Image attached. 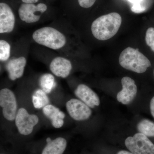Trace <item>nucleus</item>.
Returning a JSON list of instances; mask_svg holds the SVG:
<instances>
[{"mask_svg":"<svg viewBox=\"0 0 154 154\" xmlns=\"http://www.w3.org/2000/svg\"><path fill=\"white\" fill-rule=\"evenodd\" d=\"M22 2L24 3H36L38 2V0H22Z\"/></svg>","mask_w":154,"mask_h":154,"instance_id":"24","label":"nucleus"},{"mask_svg":"<svg viewBox=\"0 0 154 154\" xmlns=\"http://www.w3.org/2000/svg\"><path fill=\"white\" fill-rule=\"evenodd\" d=\"M122 21L121 16L115 12L101 16L92 23V34L98 40H108L118 32L121 26Z\"/></svg>","mask_w":154,"mask_h":154,"instance_id":"1","label":"nucleus"},{"mask_svg":"<svg viewBox=\"0 0 154 154\" xmlns=\"http://www.w3.org/2000/svg\"><path fill=\"white\" fill-rule=\"evenodd\" d=\"M15 25V17L12 9L6 3H0V33H11Z\"/></svg>","mask_w":154,"mask_h":154,"instance_id":"10","label":"nucleus"},{"mask_svg":"<svg viewBox=\"0 0 154 154\" xmlns=\"http://www.w3.org/2000/svg\"><path fill=\"white\" fill-rule=\"evenodd\" d=\"M150 109L152 115L154 118V96L151 100L150 103Z\"/></svg>","mask_w":154,"mask_h":154,"instance_id":"23","label":"nucleus"},{"mask_svg":"<svg viewBox=\"0 0 154 154\" xmlns=\"http://www.w3.org/2000/svg\"><path fill=\"white\" fill-rule=\"evenodd\" d=\"M32 38L38 44L53 50L62 48L66 44L67 41L63 33L50 27H43L35 30Z\"/></svg>","mask_w":154,"mask_h":154,"instance_id":"3","label":"nucleus"},{"mask_svg":"<svg viewBox=\"0 0 154 154\" xmlns=\"http://www.w3.org/2000/svg\"><path fill=\"white\" fill-rule=\"evenodd\" d=\"M39 83L42 89L46 94L51 93L56 86L54 76L49 73L42 75L39 79Z\"/></svg>","mask_w":154,"mask_h":154,"instance_id":"17","label":"nucleus"},{"mask_svg":"<svg viewBox=\"0 0 154 154\" xmlns=\"http://www.w3.org/2000/svg\"><path fill=\"white\" fill-rule=\"evenodd\" d=\"M67 146L66 140L63 137H59L50 142L42 150V154H63Z\"/></svg>","mask_w":154,"mask_h":154,"instance_id":"15","label":"nucleus"},{"mask_svg":"<svg viewBox=\"0 0 154 154\" xmlns=\"http://www.w3.org/2000/svg\"><path fill=\"white\" fill-rule=\"evenodd\" d=\"M125 145L134 154H154V144L145 135L139 132L127 138Z\"/></svg>","mask_w":154,"mask_h":154,"instance_id":"4","label":"nucleus"},{"mask_svg":"<svg viewBox=\"0 0 154 154\" xmlns=\"http://www.w3.org/2000/svg\"><path fill=\"white\" fill-rule=\"evenodd\" d=\"M42 111L44 115L51 120L54 127L60 128L63 125L65 114L57 107L48 104L43 107Z\"/></svg>","mask_w":154,"mask_h":154,"instance_id":"14","label":"nucleus"},{"mask_svg":"<svg viewBox=\"0 0 154 154\" xmlns=\"http://www.w3.org/2000/svg\"><path fill=\"white\" fill-rule=\"evenodd\" d=\"M11 45L8 42L4 40H0V60L6 61L11 55Z\"/></svg>","mask_w":154,"mask_h":154,"instance_id":"19","label":"nucleus"},{"mask_svg":"<svg viewBox=\"0 0 154 154\" xmlns=\"http://www.w3.org/2000/svg\"><path fill=\"white\" fill-rule=\"evenodd\" d=\"M38 122V116L35 114H29L25 108H20L17 111L15 123L18 131L21 134L28 135L30 134Z\"/></svg>","mask_w":154,"mask_h":154,"instance_id":"7","label":"nucleus"},{"mask_svg":"<svg viewBox=\"0 0 154 154\" xmlns=\"http://www.w3.org/2000/svg\"><path fill=\"white\" fill-rule=\"evenodd\" d=\"M26 63V58L23 56L14 58L9 60L6 66L9 79L14 81L22 77Z\"/></svg>","mask_w":154,"mask_h":154,"instance_id":"13","label":"nucleus"},{"mask_svg":"<svg viewBox=\"0 0 154 154\" xmlns=\"http://www.w3.org/2000/svg\"><path fill=\"white\" fill-rule=\"evenodd\" d=\"M0 106L4 117L9 121L15 119L17 114V102L14 93L8 88L0 91Z\"/></svg>","mask_w":154,"mask_h":154,"instance_id":"5","label":"nucleus"},{"mask_svg":"<svg viewBox=\"0 0 154 154\" xmlns=\"http://www.w3.org/2000/svg\"></svg>","mask_w":154,"mask_h":154,"instance_id":"28","label":"nucleus"},{"mask_svg":"<svg viewBox=\"0 0 154 154\" xmlns=\"http://www.w3.org/2000/svg\"><path fill=\"white\" fill-rule=\"evenodd\" d=\"M137 128L139 132L147 137H154V123L150 120H142L138 123Z\"/></svg>","mask_w":154,"mask_h":154,"instance_id":"18","label":"nucleus"},{"mask_svg":"<svg viewBox=\"0 0 154 154\" xmlns=\"http://www.w3.org/2000/svg\"><path fill=\"white\" fill-rule=\"evenodd\" d=\"M96 1V0H78V2L79 5L82 8H88L92 7Z\"/></svg>","mask_w":154,"mask_h":154,"instance_id":"22","label":"nucleus"},{"mask_svg":"<svg viewBox=\"0 0 154 154\" xmlns=\"http://www.w3.org/2000/svg\"><path fill=\"white\" fill-rule=\"evenodd\" d=\"M75 96L91 108L99 106L100 101L97 94L91 88L84 84H80L75 91Z\"/></svg>","mask_w":154,"mask_h":154,"instance_id":"11","label":"nucleus"},{"mask_svg":"<svg viewBox=\"0 0 154 154\" xmlns=\"http://www.w3.org/2000/svg\"><path fill=\"white\" fill-rule=\"evenodd\" d=\"M32 102L35 108L40 109L48 105L49 98L42 89H38L33 93Z\"/></svg>","mask_w":154,"mask_h":154,"instance_id":"16","label":"nucleus"},{"mask_svg":"<svg viewBox=\"0 0 154 154\" xmlns=\"http://www.w3.org/2000/svg\"><path fill=\"white\" fill-rule=\"evenodd\" d=\"M117 154H134L132 152L126 151L122 150L119 152Z\"/></svg>","mask_w":154,"mask_h":154,"instance_id":"26","label":"nucleus"},{"mask_svg":"<svg viewBox=\"0 0 154 154\" xmlns=\"http://www.w3.org/2000/svg\"><path fill=\"white\" fill-rule=\"evenodd\" d=\"M130 2L132 3V4H136V3H138L142 2L144 0H128Z\"/></svg>","mask_w":154,"mask_h":154,"instance_id":"25","label":"nucleus"},{"mask_svg":"<svg viewBox=\"0 0 154 154\" xmlns=\"http://www.w3.org/2000/svg\"><path fill=\"white\" fill-rule=\"evenodd\" d=\"M47 7L43 3L35 5L32 3H23L19 8L20 19L27 23H33L40 19L41 14L47 11Z\"/></svg>","mask_w":154,"mask_h":154,"instance_id":"6","label":"nucleus"},{"mask_svg":"<svg viewBox=\"0 0 154 154\" xmlns=\"http://www.w3.org/2000/svg\"><path fill=\"white\" fill-rule=\"evenodd\" d=\"M122 90L118 92L116 99L123 105H128L133 101L137 94V87L134 80L128 77L122 79Z\"/></svg>","mask_w":154,"mask_h":154,"instance_id":"9","label":"nucleus"},{"mask_svg":"<svg viewBox=\"0 0 154 154\" xmlns=\"http://www.w3.org/2000/svg\"><path fill=\"white\" fill-rule=\"evenodd\" d=\"M146 42L147 45L150 47L154 52V28H149L146 30L145 36Z\"/></svg>","mask_w":154,"mask_h":154,"instance_id":"20","label":"nucleus"},{"mask_svg":"<svg viewBox=\"0 0 154 154\" xmlns=\"http://www.w3.org/2000/svg\"><path fill=\"white\" fill-rule=\"evenodd\" d=\"M51 140H51V139L50 137L47 138V139H46V142H47V143L50 142L51 141Z\"/></svg>","mask_w":154,"mask_h":154,"instance_id":"27","label":"nucleus"},{"mask_svg":"<svg viewBox=\"0 0 154 154\" xmlns=\"http://www.w3.org/2000/svg\"><path fill=\"white\" fill-rule=\"evenodd\" d=\"M49 67L55 75L66 78L69 75L72 67L71 62L68 59L62 57H57L51 61Z\"/></svg>","mask_w":154,"mask_h":154,"instance_id":"12","label":"nucleus"},{"mask_svg":"<svg viewBox=\"0 0 154 154\" xmlns=\"http://www.w3.org/2000/svg\"><path fill=\"white\" fill-rule=\"evenodd\" d=\"M119 61L124 69L137 73L145 72L148 68L151 66L150 60L138 48L130 47L122 51Z\"/></svg>","mask_w":154,"mask_h":154,"instance_id":"2","label":"nucleus"},{"mask_svg":"<svg viewBox=\"0 0 154 154\" xmlns=\"http://www.w3.org/2000/svg\"><path fill=\"white\" fill-rule=\"evenodd\" d=\"M136 3V4H133L132 7H131V11L134 13L136 14H140V13H143L144 11H146V8L143 5V2Z\"/></svg>","mask_w":154,"mask_h":154,"instance_id":"21","label":"nucleus"},{"mask_svg":"<svg viewBox=\"0 0 154 154\" xmlns=\"http://www.w3.org/2000/svg\"><path fill=\"white\" fill-rule=\"evenodd\" d=\"M67 111L69 115L76 121H84L88 119L92 111L90 107L79 99H72L66 103Z\"/></svg>","mask_w":154,"mask_h":154,"instance_id":"8","label":"nucleus"}]
</instances>
